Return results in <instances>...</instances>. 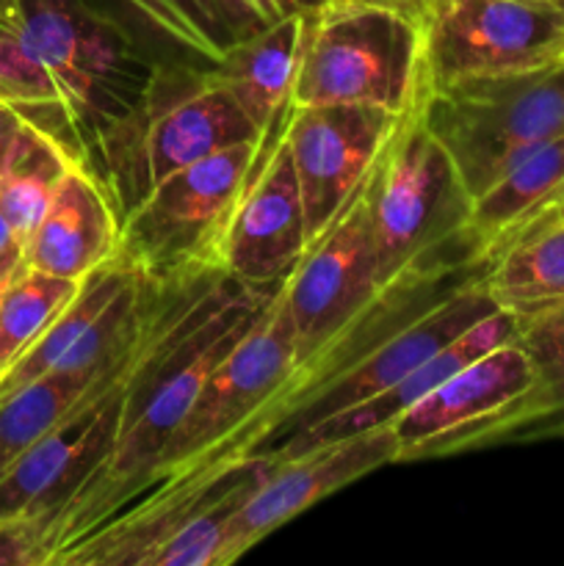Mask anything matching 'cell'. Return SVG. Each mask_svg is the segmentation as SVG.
Wrapping results in <instances>:
<instances>
[{
	"mask_svg": "<svg viewBox=\"0 0 564 566\" xmlns=\"http://www.w3.org/2000/svg\"><path fill=\"white\" fill-rule=\"evenodd\" d=\"M276 287L254 291L216 269L171 310L127 385L108 459L44 525V566H53L61 551L92 534L153 486L155 468L208 374Z\"/></svg>",
	"mask_w": 564,
	"mask_h": 566,
	"instance_id": "1",
	"label": "cell"
},
{
	"mask_svg": "<svg viewBox=\"0 0 564 566\" xmlns=\"http://www.w3.org/2000/svg\"><path fill=\"white\" fill-rule=\"evenodd\" d=\"M14 33L50 88V108L25 122L94 175L103 138L164 59L94 0H17Z\"/></svg>",
	"mask_w": 564,
	"mask_h": 566,
	"instance_id": "2",
	"label": "cell"
},
{
	"mask_svg": "<svg viewBox=\"0 0 564 566\" xmlns=\"http://www.w3.org/2000/svg\"><path fill=\"white\" fill-rule=\"evenodd\" d=\"M418 97L398 116L376 160L370 221L382 291L479 263L468 238L473 199L426 127Z\"/></svg>",
	"mask_w": 564,
	"mask_h": 566,
	"instance_id": "3",
	"label": "cell"
},
{
	"mask_svg": "<svg viewBox=\"0 0 564 566\" xmlns=\"http://www.w3.org/2000/svg\"><path fill=\"white\" fill-rule=\"evenodd\" d=\"M258 138L208 64L164 59L142 99L103 138L94 177L108 191L122 224L166 177L232 144Z\"/></svg>",
	"mask_w": 564,
	"mask_h": 566,
	"instance_id": "4",
	"label": "cell"
},
{
	"mask_svg": "<svg viewBox=\"0 0 564 566\" xmlns=\"http://www.w3.org/2000/svg\"><path fill=\"white\" fill-rule=\"evenodd\" d=\"M424 86L418 14L359 0L302 11L293 105H376L404 114Z\"/></svg>",
	"mask_w": 564,
	"mask_h": 566,
	"instance_id": "5",
	"label": "cell"
},
{
	"mask_svg": "<svg viewBox=\"0 0 564 566\" xmlns=\"http://www.w3.org/2000/svg\"><path fill=\"white\" fill-rule=\"evenodd\" d=\"M418 105L473 199L518 160L564 133V61L442 86L424 83Z\"/></svg>",
	"mask_w": 564,
	"mask_h": 566,
	"instance_id": "6",
	"label": "cell"
},
{
	"mask_svg": "<svg viewBox=\"0 0 564 566\" xmlns=\"http://www.w3.org/2000/svg\"><path fill=\"white\" fill-rule=\"evenodd\" d=\"M296 374V337L285 287H276L243 335L227 348L166 446L153 486L208 473L238 431ZM149 486V490H153Z\"/></svg>",
	"mask_w": 564,
	"mask_h": 566,
	"instance_id": "7",
	"label": "cell"
},
{
	"mask_svg": "<svg viewBox=\"0 0 564 566\" xmlns=\"http://www.w3.org/2000/svg\"><path fill=\"white\" fill-rule=\"evenodd\" d=\"M258 142L232 144L175 171L119 224L116 258L147 280L219 269V247L252 175Z\"/></svg>",
	"mask_w": 564,
	"mask_h": 566,
	"instance_id": "8",
	"label": "cell"
},
{
	"mask_svg": "<svg viewBox=\"0 0 564 566\" xmlns=\"http://www.w3.org/2000/svg\"><path fill=\"white\" fill-rule=\"evenodd\" d=\"M418 22L426 86L564 61V9L551 0H420Z\"/></svg>",
	"mask_w": 564,
	"mask_h": 566,
	"instance_id": "9",
	"label": "cell"
},
{
	"mask_svg": "<svg viewBox=\"0 0 564 566\" xmlns=\"http://www.w3.org/2000/svg\"><path fill=\"white\" fill-rule=\"evenodd\" d=\"M376 160L341 213L307 243L296 269L282 282L296 337V370L341 340L387 293L376 274L370 221Z\"/></svg>",
	"mask_w": 564,
	"mask_h": 566,
	"instance_id": "10",
	"label": "cell"
},
{
	"mask_svg": "<svg viewBox=\"0 0 564 566\" xmlns=\"http://www.w3.org/2000/svg\"><path fill=\"white\" fill-rule=\"evenodd\" d=\"M288 122L291 116L269 136L258 138L252 175L219 247V269L254 291L282 285L307 249V221L288 149Z\"/></svg>",
	"mask_w": 564,
	"mask_h": 566,
	"instance_id": "11",
	"label": "cell"
},
{
	"mask_svg": "<svg viewBox=\"0 0 564 566\" xmlns=\"http://www.w3.org/2000/svg\"><path fill=\"white\" fill-rule=\"evenodd\" d=\"M387 464H398V437L393 426L359 431L285 459H265L263 479L230 520L227 564L238 562L318 501Z\"/></svg>",
	"mask_w": 564,
	"mask_h": 566,
	"instance_id": "12",
	"label": "cell"
},
{
	"mask_svg": "<svg viewBox=\"0 0 564 566\" xmlns=\"http://www.w3.org/2000/svg\"><path fill=\"white\" fill-rule=\"evenodd\" d=\"M398 116L376 105H293L288 149L302 191L307 243L330 227L365 180Z\"/></svg>",
	"mask_w": 564,
	"mask_h": 566,
	"instance_id": "13",
	"label": "cell"
},
{
	"mask_svg": "<svg viewBox=\"0 0 564 566\" xmlns=\"http://www.w3.org/2000/svg\"><path fill=\"white\" fill-rule=\"evenodd\" d=\"M534 381V363L518 340L503 343L468 363L393 420L398 464L440 459L448 442L512 407Z\"/></svg>",
	"mask_w": 564,
	"mask_h": 566,
	"instance_id": "14",
	"label": "cell"
},
{
	"mask_svg": "<svg viewBox=\"0 0 564 566\" xmlns=\"http://www.w3.org/2000/svg\"><path fill=\"white\" fill-rule=\"evenodd\" d=\"M119 247V213L103 182L72 164L36 230L22 243L25 265L81 282Z\"/></svg>",
	"mask_w": 564,
	"mask_h": 566,
	"instance_id": "15",
	"label": "cell"
},
{
	"mask_svg": "<svg viewBox=\"0 0 564 566\" xmlns=\"http://www.w3.org/2000/svg\"><path fill=\"white\" fill-rule=\"evenodd\" d=\"M514 335H518V315L506 313V310H495V313H490L487 318H481L479 324L470 326L468 332L453 337L448 346H442L440 352L431 354L426 363H420L418 368L409 370L404 379H398L396 385L387 387L385 392L357 403V407L343 409V412H335L330 415V418L318 420V423H313L310 429L299 431L296 437H291L288 442L276 446L274 451L263 453L260 459H285L293 457V453L307 451V448L313 446H324V442L343 440V437L359 434V431L390 426L398 415H404L409 407H415L426 392H431L437 385H442L448 376L457 374L459 368H464V365L473 363V359L484 357L492 348L514 340Z\"/></svg>",
	"mask_w": 564,
	"mask_h": 566,
	"instance_id": "16",
	"label": "cell"
},
{
	"mask_svg": "<svg viewBox=\"0 0 564 566\" xmlns=\"http://www.w3.org/2000/svg\"><path fill=\"white\" fill-rule=\"evenodd\" d=\"M514 340L534 363V387L501 415L448 442L442 457L564 437V302L518 315Z\"/></svg>",
	"mask_w": 564,
	"mask_h": 566,
	"instance_id": "17",
	"label": "cell"
},
{
	"mask_svg": "<svg viewBox=\"0 0 564 566\" xmlns=\"http://www.w3.org/2000/svg\"><path fill=\"white\" fill-rule=\"evenodd\" d=\"M302 11L260 28L232 44L210 72L232 94L258 136H269L293 114V77H296Z\"/></svg>",
	"mask_w": 564,
	"mask_h": 566,
	"instance_id": "18",
	"label": "cell"
},
{
	"mask_svg": "<svg viewBox=\"0 0 564 566\" xmlns=\"http://www.w3.org/2000/svg\"><path fill=\"white\" fill-rule=\"evenodd\" d=\"M564 202V133L525 155L470 202L468 238L484 263L495 249Z\"/></svg>",
	"mask_w": 564,
	"mask_h": 566,
	"instance_id": "19",
	"label": "cell"
},
{
	"mask_svg": "<svg viewBox=\"0 0 564 566\" xmlns=\"http://www.w3.org/2000/svg\"><path fill=\"white\" fill-rule=\"evenodd\" d=\"M553 213L481 263V282L498 310L529 315L564 302V221Z\"/></svg>",
	"mask_w": 564,
	"mask_h": 566,
	"instance_id": "20",
	"label": "cell"
},
{
	"mask_svg": "<svg viewBox=\"0 0 564 566\" xmlns=\"http://www.w3.org/2000/svg\"><path fill=\"white\" fill-rule=\"evenodd\" d=\"M136 346L130 348V354L136 352ZM130 354L105 370H50L11 396L0 398V479L33 442L55 429L88 392L111 379L130 359Z\"/></svg>",
	"mask_w": 564,
	"mask_h": 566,
	"instance_id": "21",
	"label": "cell"
},
{
	"mask_svg": "<svg viewBox=\"0 0 564 566\" xmlns=\"http://www.w3.org/2000/svg\"><path fill=\"white\" fill-rule=\"evenodd\" d=\"M136 274L130 265L122 263L119 258L105 260L103 265L86 274L77 285V293L72 296V302L66 304L59 313V318L44 329V335L17 359L14 365L0 374V398L11 396L20 387L31 385L39 376L50 374V370L59 368L61 359L72 352L77 340L83 337V332L92 326V321L108 307L111 298L127 285V280Z\"/></svg>",
	"mask_w": 564,
	"mask_h": 566,
	"instance_id": "22",
	"label": "cell"
},
{
	"mask_svg": "<svg viewBox=\"0 0 564 566\" xmlns=\"http://www.w3.org/2000/svg\"><path fill=\"white\" fill-rule=\"evenodd\" d=\"M77 285L81 282L22 265L0 302V374L44 335V329L72 302Z\"/></svg>",
	"mask_w": 564,
	"mask_h": 566,
	"instance_id": "23",
	"label": "cell"
},
{
	"mask_svg": "<svg viewBox=\"0 0 564 566\" xmlns=\"http://www.w3.org/2000/svg\"><path fill=\"white\" fill-rule=\"evenodd\" d=\"M70 166V158L33 127L17 158L0 175V210L9 219L17 241L25 243L36 230Z\"/></svg>",
	"mask_w": 564,
	"mask_h": 566,
	"instance_id": "24",
	"label": "cell"
},
{
	"mask_svg": "<svg viewBox=\"0 0 564 566\" xmlns=\"http://www.w3.org/2000/svg\"><path fill=\"white\" fill-rule=\"evenodd\" d=\"M166 39L180 44L194 59L213 64L243 33L221 0H125Z\"/></svg>",
	"mask_w": 564,
	"mask_h": 566,
	"instance_id": "25",
	"label": "cell"
},
{
	"mask_svg": "<svg viewBox=\"0 0 564 566\" xmlns=\"http://www.w3.org/2000/svg\"><path fill=\"white\" fill-rule=\"evenodd\" d=\"M252 490L236 492V495L224 497V501L213 503L202 514H197L191 523L182 525L149 556L147 566H227L230 520Z\"/></svg>",
	"mask_w": 564,
	"mask_h": 566,
	"instance_id": "26",
	"label": "cell"
},
{
	"mask_svg": "<svg viewBox=\"0 0 564 566\" xmlns=\"http://www.w3.org/2000/svg\"><path fill=\"white\" fill-rule=\"evenodd\" d=\"M315 3H321V0H221L227 14L241 28L243 39L258 33L260 28L271 25V22H280L285 17L299 14V11Z\"/></svg>",
	"mask_w": 564,
	"mask_h": 566,
	"instance_id": "27",
	"label": "cell"
},
{
	"mask_svg": "<svg viewBox=\"0 0 564 566\" xmlns=\"http://www.w3.org/2000/svg\"><path fill=\"white\" fill-rule=\"evenodd\" d=\"M0 566H44L36 520H0Z\"/></svg>",
	"mask_w": 564,
	"mask_h": 566,
	"instance_id": "28",
	"label": "cell"
},
{
	"mask_svg": "<svg viewBox=\"0 0 564 566\" xmlns=\"http://www.w3.org/2000/svg\"><path fill=\"white\" fill-rule=\"evenodd\" d=\"M33 127L17 114V108H11L9 103L0 99V175L11 166V160L17 158V153L22 149V144L28 142Z\"/></svg>",
	"mask_w": 564,
	"mask_h": 566,
	"instance_id": "29",
	"label": "cell"
},
{
	"mask_svg": "<svg viewBox=\"0 0 564 566\" xmlns=\"http://www.w3.org/2000/svg\"><path fill=\"white\" fill-rule=\"evenodd\" d=\"M22 265H25V254H22L20 241H14L11 247H6L3 252H0V302H3L6 287H9L11 280L20 274Z\"/></svg>",
	"mask_w": 564,
	"mask_h": 566,
	"instance_id": "30",
	"label": "cell"
},
{
	"mask_svg": "<svg viewBox=\"0 0 564 566\" xmlns=\"http://www.w3.org/2000/svg\"><path fill=\"white\" fill-rule=\"evenodd\" d=\"M0 25H6L9 31L17 28V0H0Z\"/></svg>",
	"mask_w": 564,
	"mask_h": 566,
	"instance_id": "31",
	"label": "cell"
},
{
	"mask_svg": "<svg viewBox=\"0 0 564 566\" xmlns=\"http://www.w3.org/2000/svg\"><path fill=\"white\" fill-rule=\"evenodd\" d=\"M359 3H374V6H393V9H404V11H412V14H418V6H420V0H359Z\"/></svg>",
	"mask_w": 564,
	"mask_h": 566,
	"instance_id": "32",
	"label": "cell"
},
{
	"mask_svg": "<svg viewBox=\"0 0 564 566\" xmlns=\"http://www.w3.org/2000/svg\"><path fill=\"white\" fill-rule=\"evenodd\" d=\"M14 241H17L14 230H11L9 219H6V213H3V210H0V252H3L6 247H11V243H14Z\"/></svg>",
	"mask_w": 564,
	"mask_h": 566,
	"instance_id": "33",
	"label": "cell"
},
{
	"mask_svg": "<svg viewBox=\"0 0 564 566\" xmlns=\"http://www.w3.org/2000/svg\"><path fill=\"white\" fill-rule=\"evenodd\" d=\"M553 216H556V219H558V221H564V202H562V205H558V208H556V213H553Z\"/></svg>",
	"mask_w": 564,
	"mask_h": 566,
	"instance_id": "34",
	"label": "cell"
},
{
	"mask_svg": "<svg viewBox=\"0 0 564 566\" xmlns=\"http://www.w3.org/2000/svg\"><path fill=\"white\" fill-rule=\"evenodd\" d=\"M551 3H556V6H562V9H564V0H551Z\"/></svg>",
	"mask_w": 564,
	"mask_h": 566,
	"instance_id": "35",
	"label": "cell"
},
{
	"mask_svg": "<svg viewBox=\"0 0 564 566\" xmlns=\"http://www.w3.org/2000/svg\"><path fill=\"white\" fill-rule=\"evenodd\" d=\"M6 31H9V28H6V25H0V33H6Z\"/></svg>",
	"mask_w": 564,
	"mask_h": 566,
	"instance_id": "36",
	"label": "cell"
}]
</instances>
